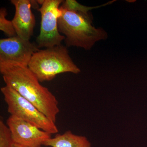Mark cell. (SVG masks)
Here are the masks:
<instances>
[{
  "label": "cell",
  "mask_w": 147,
  "mask_h": 147,
  "mask_svg": "<svg viewBox=\"0 0 147 147\" xmlns=\"http://www.w3.org/2000/svg\"><path fill=\"white\" fill-rule=\"evenodd\" d=\"M10 130L3 121L0 120V147H13Z\"/></svg>",
  "instance_id": "obj_12"
},
{
  "label": "cell",
  "mask_w": 147,
  "mask_h": 147,
  "mask_svg": "<svg viewBox=\"0 0 147 147\" xmlns=\"http://www.w3.org/2000/svg\"><path fill=\"white\" fill-rule=\"evenodd\" d=\"M11 3L15 7V15L11 21L17 36L30 40L33 34L36 23L30 0H11Z\"/></svg>",
  "instance_id": "obj_8"
},
{
  "label": "cell",
  "mask_w": 147,
  "mask_h": 147,
  "mask_svg": "<svg viewBox=\"0 0 147 147\" xmlns=\"http://www.w3.org/2000/svg\"><path fill=\"white\" fill-rule=\"evenodd\" d=\"M28 67L40 82L52 81L60 74L81 72L69 56L67 47L61 44L38 50L33 55Z\"/></svg>",
  "instance_id": "obj_3"
},
{
  "label": "cell",
  "mask_w": 147,
  "mask_h": 147,
  "mask_svg": "<svg viewBox=\"0 0 147 147\" xmlns=\"http://www.w3.org/2000/svg\"><path fill=\"white\" fill-rule=\"evenodd\" d=\"M40 50L34 42L18 36L0 40V71L12 66L28 67L35 53Z\"/></svg>",
  "instance_id": "obj_6"
},
{
  "label": "cell",
  "mask_w": 147,
  "mask_h": 147,
  "mask_svg": "<svg viewBox=\"0 0 147 147\" xmlns=\"http://www.w3.org/2000/svg\"><path fill=\"white\" fill-rule=\"evenodd\" d=\"M13 144L24 147H41L51 134L28 122L10 115L7 120Z\"/></svg>",
  "instance_id": "obj_7"
},
{
  "label": "cell",
  "mask_w": 147,
  "mask_h": 147,
  "mask_svg": "<svg viewBox=\"0 0 147 147\" xmlns=\"http://www.w3.org/2000/svg\"><path fill=\"white\" fill-rule=\"evenodd\" d=\"M1 91L10 115L28 122L50 134L58 133L59 129L55 123L13 88L5 85L1 88Z\"/></svg>",
  "instance_id": "obj_4"
},
{
  "label": "cell",
  "mask_w": 147,
  "mask_h": 147,
  "mask_svg": "<svg viewBox=\"0 0 147 147\" xmlns=\"http://www.w3.org/2000/svg\"><path fill=\"white\" fill-rule=\"evenodd\" d=\"M115 1H116L108 2L104 4L96 6L88 7L80 4L75 0H66V1H63L61 7L66 10L78 11V12H82L86 14H88L89 13V11L90 10L100 8L106 5H109Z\"/></svg>",
  "instance_id": "obj_10"
},
{
  "label": "cell",
  "mask_w": 147,
  "mask_h": 147,
  "mask_svg": "<svg viewBox=\"0 0 147 147\" xmlns=\"http://www.w3.org/2000/svg\"><path fill=\"white\" fill-rule=\"evenodd\" d=\"M43 146L50 147H91V144L85 136L73 134L70 130L57 134L45 141Z\"/></svg>",
  "instance_id": "obj_9"
},
{
  "label": "cell",
  "mask_w": 147,
  "mask_h": 147,
  "mask_svg": "<svg viewBox=\"0 0 147 147\" xmlns=\"http://www.w3.org/2000/svg\"><path fill=\"white\" fill-rule=\"evenodd\" d=\"M31 5L32 8L34 9H37L38 10L39 9V5L37 1H34V0H30Z\"/></svg>",
  "instance_id": "obj_13"
},
{
  "label": "cell",
  "mask_w": 147,
  "mask_h": 147,
  "mask_svg": "<svg viewBox=\"0 0 147 147\" xmlns=\"http://www.w3.org/2000/svg\"><path fill=\"white\" fill-rule=\"evenodd\" d=\"M0 71L6 85L14 89L55 123L60 112L57 99L48 88L40 84L28 67L12 66Z\"/></svg>",
  "instance_id": "obj_1"
},
{
  "label": "cell",
  "mask_w": 147,
  "mask_h": 147,
  "mask_svg": "<svg viewBox=\"0 0 147 147\" xmlns=\"http://www.w3.org/2000/svg\"><path fill=\"white\" fill-rule=\"evenodd\" d=\"M60 8L62 14L58 18V28L64 35L67 47L75 46L90 50L96 42L108 38L105 30L93 26L90 13L66 10L61 6Z\"/></svg>",
  "instance_id": "obj_2"
},
{
  "label": "cell",
  "mask_w": 147,
  "mask_h": 147,
  "mask_svg": "<svg viewBox=\"0 0 147 147\" xmlns=\"http://www.w3.org/2000/svg\"><path fill=\"white\" fill-rule=\"evenodd\" d=\"M62 0H44L38 9L41 13L40 32L37 37L38 48H49L60 45L65 37L61 34L58 28V18L61 15L60 7Z\"/></svg>",
  "instance_id": "obj_5"
},
{
  "label": "cell",
  "mask_w": 147,
  "mask_h": 147,
  "mask_svg": "<svg viewBox=\"0 0 147 147\" xmlns=\"http://www.w3.org/2000/svg\"><path fill=\"white\" fill-rule=\"evenodd\" d=\"M7 15L6 9L2 7L0 9V30L8 37L17 36L12 21L6 18Z\"/></svg>",
  "instance_id": "obj_11"
},
{
  "label": "cell",
  "mask_w": 147,
  "mask_h": 147,
  "mask_svg": "<svg viewBox=\"0 0 147 147\" xmlns=\"http://www.w3.org/2000/svg\"><path fill=\"white\" fill-rule=\"evenodd\" d=\"M13 147H24L21 146H19V145L15 144H13Z\"/></svg>",
  "instance_id": "obj_14"
}]
</instances>
